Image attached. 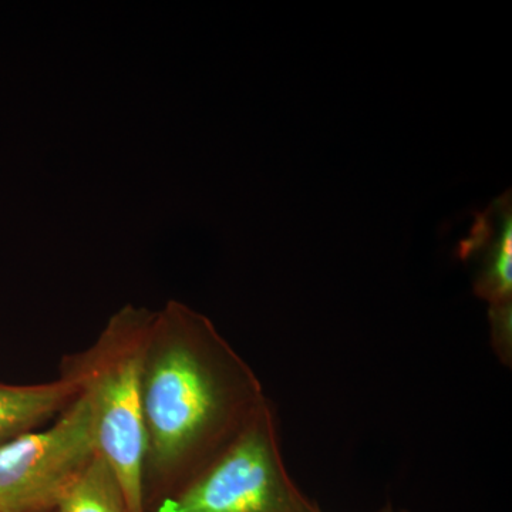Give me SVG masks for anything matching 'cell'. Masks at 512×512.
Wrapping results in <instances>:
<instances>
[{
	"label": "cell",
	"instance_id": "cell-5",
	"mask_svg": "<svg viewBox=\"0 0 512 512\" xmlns=\"http://www.w3.org/2000/svg\"><path fill=\"white\" fill-rule=\"evenodd\" d=\"M458 256L476 266L474 293L490 305L512 303L511 190L477 212L470 234L458 245Z\"/></svg>",
	"mask_w": 512,
	"mask_h": 512
},
{
	"label": "cell",
	"instance_id": "cell-6",
	"mask_svg": "<svg viewBox=\"0 0 512 512\" xmlns=\"http://www.w3.org/2000/svg\"><path fill=\"white\" fill-rule=\"evenodd\" d=\"M77 396L79 387L67 376L32 386L0 384V448L62 413Z\"/></svg>",
	"mask_w": 512,
	"mask_h": 512
},
{
	"label": "cell",
	"instance_id": "cell-7",
	"mask_svg": "<svg viewBox=\"0 0 512 512\" xmlns=\"http://www.w3.org/2000/svg\"><path fill=\"white\" fill-rule=\"evenodd\" d=\"M55 512H128L116 471L100 453L57 503Z\"/></svg>",
	"mask_w": 512,
	"mask_h": 512
},
{
	"label": "cell",
	"instance_id": "cell-3",
	"mask_svg": "<svg viewBox=\"0 0 512 512\" xmlns=\"http://www.w3.org/2000/svg\"><path fill=\"white\" fill-rule=\"evenodd\" d=\"M154 512H323L286 468L279 421L266 400L214 461L161 498Z\"/></svg>",
	"mask_w": 512,
	"mask_h": 512
},
{
	"label": "cell",
	"instance_id": "cell-8",
	"mask_svg": "<svg viewBox=\"0 0 512 512\" xmlns=\"http://www.w3.org/2000/svg\"><path fill=\"white\" fill-rule=\"evenodd\" d=\"M491 342L498 359L511 365L512 355V303L490 308Z\"/></svg>",
	"mask_w": 512,
	"mask_h": 512
},
{
	"label": "cell",
	"instance_id": "cell-2",
	"mask_svg": "<svg viewBox=\"0 0 512 512\" xmlns=\"http://www.w3.org/2000/svg\"><path fill=\"white\" fill-rule=\"evenodd\" d=\"M153 316L127 306L64 375L89 400L97 448L123 485L128 512H146L143 365Z\"/></svg>",
	"mask_w": 512,
	"mask_h": 512
},
{
	"label": "cell",
	"instance_id": "cell-10",
	"mask_svg": "<svg viewBox=\"0 0 512 512\" xmlns=\"http://www.w3.org/2000/svg\"><path fill=\"white\" fill-rule=\"evenodd\" d=\"M50 512H55V511H50Z\"/></svg>",
	"mask_w": 512,
	"mask_h": 512
},
{
	"label": "cell",
	"instance_id": "cell-9",
	"mask_svg": "<svg viewBox=\"0 0 512 512\" xmlns=\"http://www.w3.org/2000/svg\"><path fill=\"white\" fill-rule=\"evenodd\" d=\"M373 512H409L407 510H404V508L396 507L393 503H384L382 507L377 508L376 511Z\"/></svg>",
	"mask_w": 512,
	"mask_h": 512
},
{
	"label": "cell",
	"instance_id": "cell-4",
	"mask_svg": "<svg viewBox=\"0 0 512 512\" xmlns=\"http://www.w3.org/2000/svg\"><path fill=\"white\" fill-rule=\"evenodd\" d=\"M97 453L92 409L79 393L50 429L0 448V512L55 511Z\"/></svg>",
	"mask_w": 512,
	"mask_h": 512
},
{
	"label": "cell",
	"instance_id": "cell-1",
	"mask_svg": "<svg viewBox=\"0 0 512 512\" xmlns=\"http://www.w3.org/2000/svg\"><path fill=\"white\" fill-rule=\"evenodd\" d=\"M268 400L214 325L181 303L154 315L144 353L146 471L174 484L210 466Z\"/></svg>",
	"mask_w": 512,
	"mask_h": 512
}]
</instances>
